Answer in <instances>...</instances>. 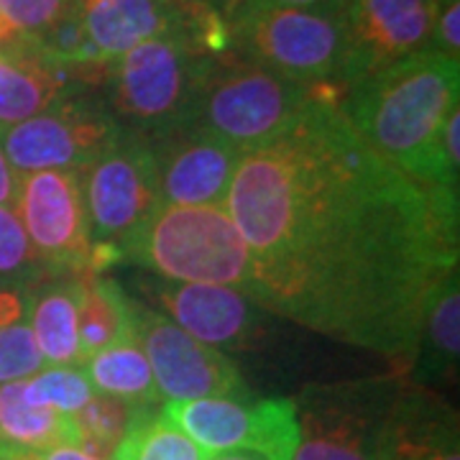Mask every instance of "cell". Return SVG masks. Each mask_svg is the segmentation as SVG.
<instances>
[{"instance_id": "6da1fadb", "label": "cell", "mask_w": 460, "mask_h": 460, "mask_svg": "<svg viewBox=\"0 0 460 460\" xmlns=\"http://www.w3.org/2000/svg\"><path fill=\"white\" fill-rule=\"evenodd\" d=\"M226 208L251 253L246 295L266 313L411 366L435 284L458 269V220L313 100L248 151Z\"/></svg>"}, {"instance_id": "7a4b0ae2", "label": "cell", "mask_w": 460, "mask_h": 460, "mask_svg": "<svg viewBox=\"0 0 460 460\" xmlns=\"http://www.w3.org/2000/svg\"><path fill=\"white\" fill-rule=\"evenodd\" d=\"M460 62L425 49L381 66L348 87L343 113L384 162L428 192H458L440 131L458 108Z\"/></svg>"}, {"instance_id": "3957f363", "label": "cell", "mask_w": 460, "mask_h": 460, "mask_svg": "<svg viewBox=\"0 0 460 460\" xmlns=\"http://www.w3.org/2000/svg\"><path fill=\"white\" fill-rule=\"evenodd\" d=\"M217 57L184 31L146 39L111 62L108 108L120 128L141 136L192 120Z\"/></svg>"}, {"instance_id": "277c9868", "label": "cell", "mask_w": 460, "mask_h": 460, "mask_svg": "<svg viewBox=\"0 0 460 460\" xmlns=\"http://www.w3.org/2000/svg\"><path fill=\"white\" fill-rule=\"evenodd\" d=\"M123 261L166 281L220 284L243 295L251 284V253L223 205L164 202L126 248Z\"/></svg>"}, {"instance_id": "5b68a950", "label": "cell", "mask_w": 460, "mask_h": 460, "mask_svg": "<svg viewBox=\"0 0 460 460\" xmlns=\"http://www.w3.org/2000/svg\"><path fill=\"white\" fill-rule=\"evenodd\" d=\"M228 54L302 84L348 87L343 11L266 8L226 21Z\"/></svg>"}, {"instance_id": "8992f818", "label": "cell", "mask_w": 460, "mask_h": 460, "mask_svg": "<svg viewBox=\"0 0 460 460\" xmlns=\"http://www.w3.org/2000/svg\"><path fill=\"white\" fill-rule=\"evenodd\" d=\"M313 100V84L287 80L226 51L205 80L192 120L248 154L284 136Z\"/></svg>"}, {"instance_id": "52a82bcc", "label": "cell", "mask_w": 460, "mask_h": 460, "mask_svg": "<svg viewBox=\"0 0 460 460\" xmlns=\"http://www.w3.org/2000/svg\"><path fill=\"white\" fill-rule=\"evenodd\" d=\"M389 378L310 389L295 399L299 445L292 460H389Z\"/></svg>"}, {"instance_id": "ba28073f", "label": "cell", "mask_w": 460, "mask_h": 460, "mask_svg": "<svg viewBox=\"0 0 460 460\" xmlns=\"http://www.w3.org/2000/svg\"><path fill=\"white\" fill-rule=\"evenodd\" d=\"M80 177L90 246H111L126 256V248L164 205L146 138L123 128Z\"/></svg>"}, {"instance_id": "9c48e42d", "label": "cell", "mask_w": 460, "mask_h": 460, "mask_svg": "<svg viewBox=\"0 0 460 460\" xmlns=\"http://www.w3.org/2000/svg\"><path fill=\"white\" fill-rule=\"evenodd\" d=\"M120 131L108 105L77 90L57 100L44 113L0 131V148L18 174L44 169L83 172Z\"/></svg>"}, {"instance_id": "30bf717a", "label": "cell", "mask_w": 460, "mask_h": 460, "mask_svg": "<svg viewBox=\"0 0 460 460\" xmlns=\"http://www.w3.org/2000/svg\"><path fill=\"white\" fill-rule=\"evenodd\" d=\"M164 414L205 450H253L269 460H292L299 445L295 399H192L166 402Z\"/></svg>"}, {"instance_id": "8fae6325", "label": "cell", "mask_w": 460, "mask_h": 460, "mask_svg": "<svg viewBox=\"0 0 460 460\" xmlns=\"http://www.w3.org/2000/svg\"><path fill=\"white\" fill-rule=\"evenodd\" d=\"M133 323L164 404L213 396H248L235 363L217 348L199 343L177 323L144 305H133Z\"/></svg>"}, {"instance_id": "7c38bea8", "label": "cell", "mask_w": 460, "mask_h": 460, "mask_svg": "<svg viewBox=\"0 0 460 460\" xmlns=\"http://www.w3.org/2000/svg\"><path fill=\"white\" fill-rule=\"evenodd\" d=\"M18 217L33 253L47 263L87 271L90 223L83 177L75 169H44L18 180Z\"/></svg>"}, {"instance_id": "4fadbf2b", "label": "cell", "mask_w": 460, "mask_h": 460, "mask_svg": "<svg viewBox=\"0 0 460 460\" xmlns=\"http://www.w3.org/2000/svg\"><path fill=\"white\" fill-rule=\"evenodd\" d=\"M156 169L162 199L169 205H223L243 151L220 136L184 120L144 136Z\"/></svg>"}, {"instance_id": "5bb4252c", "label": "cell", "mask_w": 460, "mask_h": 460, "mask_svg": "<svg viewBox=\"0 0 460 460\" xmlns=\"http://www.w3.org/2000/svg\"><path fill=\"white\" fill-rule=\"evenodd\" d=\"M438 0H345L348 87L381 66L429 49Z\"/></svg>"}, {"instance_id": "9a60e30c", "label": "cell", "mask_w": 460, "mask_h": 460, "mask_svg": "<svg viewBox=\"0 0 460 460\" xmlns=\"http://www.w3.org/2000/svg\"><path fill=\"white\" fill-rule=\"evenodd\" d=\"M154 305L172 314L187 335L210 348H251L261 332V307L243 292L220 284L187 281H138Z\"/></svg>"}, {"instance_id": "2e32d148", "label": "cell", "mask_w": 460, "mask_h": 460, "mask_svg": "<svg viewBox=\"0 0 460 460\" xmlns=\"http://www.w3.org/2000/svg\"><path fill=\"white\" fill-rule=\"evenodd\" d=\"M77 90L84 87L75 69L57 65L31 36L0 44V131L44 113Z\"/></svg>"}, {"instance_id": "e0dca14e", "label": "cell", "mask_w": 460, "mask_h": 460, "mask_svg": "<svg viewBox=\"0 0 460 460\" xmlns=\"http://www.w3.org/2000/svg\"><path fill=\"white\" fill-rule=\"evenodd\" d=\"M84 31L105 62H115L136 44L180 31L184 3L180 0H77Z\"/></svg>"}, {"instance_id": "ac0fdd59", "label": "cell", "mask_w": 460, "mask_h": 460, "mask_svg": "<svg viewBox=\"0 0 460 460\" xmlns=\"http://www.w3.org/2000/svg\"><path fill=\"white\" fill-rule=\"evenodd\" d=\"M460 353V289L458 269L435 284L422 314L420 341L411 358V376L432 381L456 374Z\"/></svg>"}, {"instance_id": "d6986e66", "label": "cell", "mask_w": 460, "mask_h": 460, "mask_svg": "<svg viewBox=\"0 0 460 460\" xmlns=\"http://www.w3.org/2000/svg\"><path fill=\"white\" fill-rule=\"evenodd\" d=\"M83 371L98 394L123 399L136 407H164L136 330L95 350L83 363Z\"/></svg>"}, {"instance_id": "ffe728a7", "label": "cell", "mask_w": 460, "mask_h": 460, "mask_svg": "<svg viewBox=\"0 0 460 460\" xmlns=\"http://www.w3.org/2000/svg\"><path fill=\"white\" fill-rule=\"evenodd\" d=\"M23 381H11L0 386V445L33 453L59 445L75 447L72 417L51 407H36L23 394Z\"/></svg>"}, {"instance_id": "44dd1931", "label": "cell", "mask_w": 460, "mask_h": 460, "mask_svg": "<svg viewBox=\"0 0 460 460\" xmlns=\"http://www.w3.org/2000/svg\"><path fill=\"white\" fill-rule=\"evenodd\" d=\"M136 330L133 302L113 279H102L93 271H80L77 277V332L83 363L115 338Z\"/></svg>"}, {"instance_id": "7402d4cb", "label": "cell", "mask_w": 460, "mask_h": 460, "mask_svg": "<svg viewBox=\"0 0 460 460\" xmlns=\"http://www.w3.org/2000/svg\"><path fill=\"white\" fill-rule=\"evenodd\" d=\"M31 332L39 353L49 366H83L77 332V281L54 284L33 296Z\"/></svg>"}, {"instance_id": "603a6c76", "label": "cell", "mask_w": 460, "mask_h": 460, "mask_svg": "<svg viewBox=\"0 0 460 460\" xmlns=\"http://www.w3.org/2000/svg\"><path fill=\"white\" fill-rule=\"evenodd\" d=\"M146 410L151 407H136L115 396L95 394L83 410L69 414L72 429H75V447H80L95 458L111 460L115 447Z\"/></svg>"}, {"instance_id": "cb8c5ba5", "label": "cell", "mask_w": 460, "mask_h": 460, "mask_svg": "<svg viewBox=\"0 0 460 460\" xmlns=\"http://www.w3.org/2000/svg\"><path fill=\"white\" fill-rule=\"evenodd\" d=\"M208 456L210 453L190 440L162 407H151L136 420L111 460H205Z\"/></svg>"}, {"instance_id": "d4e9b609", "label": "cell", "mask_w": 460, "mask_h": 460, "mask_svg": "<svg viewBox=\"0 0 460 460\" xmlns=\"http://www.w3.org/2000/svg\"><path fill=\"white\" fill-rule=\"evenodd\" d=\"M23 394L36 407L75 414L98 394L80 366H51L23 381Z\"/></svg>"}, {"instance_id": "484cf974", "label": "cell", "mask_w": 460, "mask_h": 460, "mask_svg": "<svg viewBox=\"0 0 460 460\" xmlns=\"http://www.w3.org/2000/svg\"><path fill=\"white\" fill-rule=\"evenodd\" d=\"M75 0H0V39L39 36L65 13Z\"/></svg>"}, {"instance_id": "4316f807", "label": "cell", "mask_w": 460, "mask_h": 460, "mask_svg": "<svg viewBox=\"0 0 460 460\" xmlns=\"http://www.w3.org/2000/svg\"><path fill=\"white\" fill-rule=\"evenodd\" d=\"M44 358L26 320L0 325V386L39 374Z\"/></svg>"}, {"instance_id": "83f0119b", "label": "cell", "mask_w": 460, "mask_h": 460, "mask_svg": "<svg viewBox=\"0 0 460 460\" xmlns=\"http://www.w3.org/2000/svg\"><path fill=\"white\" fill-rule=\"evenodd\" d=\"M36 261L31 241L13 208H0V277L18 274Z\"/></svg>"}, {"instance_id": "f1b7e54d", "label": "cell", "mask_w": 460, "mask_h": 460, "mask_svg": "<svg viewBox=\"0 0 460 460\" xmlns=\"http://www.w3.org/2000/svg\"><path fill=\"white\" fill-rule=\"evenodd\" d=\"M345 0H223L217 5L223 21L251 13V11H266V8H313V11H343Z\"/></svg>"}, {"instance_id": "f546056e", "label": "cell", "mask_w": 460, "mask_h": 460, "mask_svg": "<svg viewBox=\"0 0 460 460\" xmlns=\"http://www.w3.org/2000/svg\"><path fill=\"white\" fill-rule=\"evenodd\" d=\"M429 49L460 62V0H447L438 5Z\"/></svg>"}, {"instance_id": "4dcf8cb0", "label": "cell", "mask_w": 460, "mask_h": 460, "mask_svg": "<svg viewBox=\"0 0 460 460\" xmlns=\"http://www.w3.org/2000/svg\"><path fill=\"white\" fill-rule=\"evenodd\" d=\"M440 148L445 154V162L453 166L456 172L460 169V113L458 108L447 115L443 131H440Z\"/></svg>"}, {"instance_id": "1f68e13d", "label": "cell", "mask_w": 460, "mask_h": 460, "mask_svg": "<svg viewBox=\"0 0 460 460\" xmlns=\"http://www.w3.org/2000/svg\"><path fill=\"white\" fill-rule=\"evenodd\" d=\"M11 453H13L16 460H102L84 453L80 447H72V445H59V447H49V450H33V453H21V450H11Z\"/></svg>"}, {"instance_id": "d6a6232c", "label": "cell", "mask_w": 460, "mask_h": 460, "mask_svg": "<svg viewBox=\"0 0 460 460\" xmlns=\"http://www.w3.org/2000/svg\"><path fill=\"white\" fill-rule=\"evenodd\" d=\"M18 195V177L13 166L8 164L3 148H0V208H11V202H16Z\"/></svg>"}, {"instance_id": "836d02e7", "label": "cell", "mask_w": 460, "mask_h": 460, "mask_svg": "<svg viewBox=\"0 0 460 460\" xmlns=\"http://www.w3.org/2000/svg\"><path fill=\"white\" fill-rule=\"evenodd\" d=\"M205 460H269L259 456V453H253V450H226V453H213V456H208Z\"/></svg>"}, {"instance_id": "e575fe53", "label": "cell", "mask_w": 460, "mask_h": 460, "mask_svg": "<svg viewBox=\"0 0 460 460\" xmlns=\"http://www.w3.org/2000/svg\"><path fill=\"white\" fill-rule=\"evenodd\" d=\"M425 460H460L458 445H450V447H443V450L432 453V456H429V458H425Z\"/></svg>"}, {"instance_id": "d590c367", "label": "cell", "mask_w": 460, "mask_h": 460, "mask_svg": "<svg viewBox=\"0 0 460 460\" xmlns=\"http://www.w3.org/2000/svg\"><path fill=\"white\" fill-rule=\"evenodd\" d=\"M180 3H199V5H213V8H217L223 0H180Z\"/></svg>"}, {"instance_id": "8d00e7d4", "label": "cell", "mask_w": 460, "mask_h": 460, "mask_svg": "<svg viewBox=\"0 0 460 460\" xmlns=\"http://www.w3.org/2000/svg\"><path fill=\"white\" fill-rule=\"evenodd\" d=\"M0 450H3V458H5V460H16V458H13V453H11L8 447H3V445H0Z\"/></svg>"}, {"instance_id": "74e56055", "label": "cell", "mask_w": 460, "mask_h": 460, "mask_svg": "<svg viewBox=\"0 0 460 460\" xmlns=\"http://www.w3.org/2000/svg\"><path fill=\"white\" fill-rule=\"evenodd\" d=\"M440 3H447V0H438V5H440Z\"/></svg>"}, {"instance_id": "f35d334b", "label": "cell", "mask_w": 460, "mask_h": 460, "mask_svg": "<svg viewBox=\"0 0 460 460\" xmlns=\"http://www.w3.org/2000/svg\"><path fill=\"white\" fill-rule=\"evenodd\" d=\"M0 460H5V458H3V450H0Z\"/></svg>"}, {"instance_id": "ab89813d", "label": "cell", "mask_w": 460, "mask_h": 460, "mask_svg": "<svg viewBox=\"0 0 460 460\" xmlns=\"http://www.w3.org/2000/svg\"><path fill=\"white\" fill-rule=\"evenodd\" d=\"M0 44H3V39H0Z\"/></svg>"}]
</instances>
